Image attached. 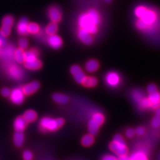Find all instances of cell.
I'll use <instances>...</instances> for the list:
<instances>
[{
  "mask_svg": "<svg viewBox=\"0 0 160 160\" xmlns=\"http://www.w3.org/2000/svg\"><path fill=\"white\" fill-rule=\"evenodd\" d=\"M78 24L80 29L86 30L91 34H95L97 33V24L90 16L87 13H82L78 18Z\"/></svg>",
  "mask_w": 160,
  "mask_h": 160,
  "instance_id": "obj_1",
  "label": "cell"
},
{
  "mask_svg": "<svg viewBox=\"0 0 160 160\" xmlns=\"http://www.w3.org/2000/svg\"><path fill=\"white\" fill-rule=\"evenodd\" d=\"M110 149L119 157L125 155L128 153V148L125 141L119 134L114 136L113 141L110 144Z\"/></svg>",
  "mask_w": 160,
  "mask_h": 160,
  "instance_id": "obj_2",
  "label": "cell"
},
{
  "mask_svg": "<svg viewBox=\"0 0 160 160\" xmlns=\"http://www.w3.org/2000/svg\"><path fill=\"white\" fill-rule=\"evenodd\" d=\"M40 129L43 132H53L57 131L60 126L58 123L57 119H54L45 117L42 118L40 122Z\"/></svg>",
  "mask_w": 160,
  "mask_h": 160,
  "instance_id": "obj_3",
  "label": "cell"
},
{
  "mask_svg": "<svg viewBox=\"0 0 160 160\" xmlns=\"http://www.w3.org/2000/svg\"><path fill=\"white\" fill-rule=\"evenodd\" d=\"M139 19L145 24L147 29L148 30L151 28L152 25L157 22V13L154 10L147 8L146 10L143 12L142 16L139 18Z\"/></svg>",
  "mask_w": 160,
  "mask_h": 160,
  "instance_id": "obj_4",
  "label": "cell"
},
{
  "mask_svg": "<svg viewBox=\"0 0 160 160\" xmlns=\"http://www.w3.org/2000/svg\"><path fill=\"white\" fill-rule=\"evenodd\" d=\"M70 71L71 74L74 76L76 82L79 84H82L84 82L87 77L79 66L76 65H73L71 67Z\"/></svg>",
  "mask_w": 160,
  "mask_h": 160,
  "instance_id": "obj_5",
  "label": "cell"
},
{
  "mask_svg": "<svg viewBox=\"0 0 160 160\" xmlns=\"http://www.w3.org/2000/svg\"><path fill=\"white\" fill-rule=\"evenodd\" d=\"M8 74L11 78L14 80H21L24 77L23 69L16 65L10 66L8 69Z\"/></svg>",
  "mask_w": 160,
  "mask_h": 160,
  "instance_id": "obj_6",
  "label": "cell"
},
{
  "mask_svg": "<svg viewBox=\"0 0 160 160\" xmlns=\"http://www.w3.org/2000/svg\"><path fill=\"white\" fill-rule=\"evenodd\" d=\"M24 93L21 88L14 89L10 94V99L12 103L16 104H21L24 99Z\"/></svg>",
  "mask_w": 160,
  "mask_h": 160,
  "instance_id": "obj_7",
  "label": "cell"
},
{
  "mask_svg": "<svg viewBox=\"0 0 160 160\" xmlns=\"http://www.w3.org/2000/svg\"><path fill=\"white\" fill-rule=\"evenodd\" d=\"M105 80L106 83L110 87H116L120 82V77L115 72H110L106 75Z\"/></svg>",
  "mask_w": 160,
  "mask_h": 160,
  "instance_id": "obj_8",
  "label": "cell"
},
{
  "mask_svg": "<svg viewBox=\"0 0 160 160\" xmlns=\"http://www.w3.org/2000/svg\"><path fill=\"white\" fill-rule=\"evenodd\" d=\"M48 16L52 22L57 23L61 19V12L59 8L56 6H52L48 11Z\"/></svg>",
  "mask_w": 160,
  "mask_h": 160,
  "instance_id": "obj_9",
  "label": "cell"
},
{
  "mask_svg": "<svg viewBox=\"0 0 160 160\" xmlns=\"http://www.w3.org/2000/svg\"><path fill=\"white\" fill-rule=\"evenodd\" d=\"M78 36L80 40L86 45L92 44L93 41L92 34L84 29H80L79 30L78 32Z\"/></svg>",
  "mask_w": 160,
  "mask_h": 160,
  "instance_id": "obj_10",
  "label": "cell"
},
{
  "mask_svg": "<svg viewBox=\"0 0 160 160\" xmlns=\"http://www.w3.org/2000/svg\"><path fill=\"white\" fill-rule=\"evenodd\" d=\"M149 101L151 103V108L152 109H158L160 108V93L155 92L151 94H149Z\"/></svg>",
  "mask_w": 160,
  "mask_h": 160,
  "instance_id": "obj_11",
  "label": "cell"
},
{
  "mask_svg": "<svg viewBox=\"0 0 160 160\" xmlns=\"http://www.w3.org/2000/svg\"><path fill=\"white\" fill-rule=\"evenodd\" d=\"M28 19L26 17H22L17 24V32L21 35H26L28 33Z\"/></svg>",
  "mask_w": 160,
  "mask_h": 160,
  "instance_id": "obj_12",
  "label": "cell"
},
{
  "mask_svg": "<svg viewBox=\"0 0 160 160\" xmlns=\"http://www.w3.org/2000/svg\"><path fill=\"white\" fill-rule=\"evenodd\" d=\"M48 43L52 48L58 49L60 48L62 45V40L61 38L56 34L51 35L48 38Z\"/></svg>",
  "mask_w": 160,
  "mask_h": 160,
  "instance_id": "obj_13",
  "label": "cell"
},
{
  "mask_svg": "<svg viewBox=\"0 0 160 160\" xmlns=\"http://www.w3.org/2000/svg\"><path fill=\"white\" fill-rule=\"evenodd\" d=\"M39 83L37 81H34L26 85L22 88V90L24 94L30 95L36 92L39 88Z\"/></svg>",
  "mask_w": 160,
  "mask_h": 160,
  "instance_id": "obj_14",
  "label": "cell"
},
{
  "mask_svg": "<svg viewBox=\"0 0 160 160\" xmlns=\"http://www.w3.org/2000/svg\"><path fill=\"white\" fill-rule=\"evenodd\" d=\"M27 123L23 116L18 117L14 122V128L16 131L23 132L26 126Z\"/></svg>",
  "mask_w": 160,
  "mask_h": 160,
  "instance_id": "obj_15",
  "label": "cell"
},
{
  "mask_svg": "<svg viewBox=\"0 0 160 160\" xmlns=\"http://www.w3.org/2000/svg\"><path fill=\"white\" fill-rule=\"evenodd\" d=\"M100 126L101 125L98 122L92 119V120L89 121L88 124V131L92 135H96L99 131Z\"/></svg>",
  "mask_w": 160,
  "mask_h": 160,
  "instance_id": "obj_16",
  "label": "cell"
},
{
  "mask_svg": "<svg viewBox=\"0 0 160 160\" xmlns=\"http://www.w3.org/2000/svg\"><path fill=\"white\" fill-rule=\"evenodd\" d=\"M24 141V135L23 132L16 131L14 135V143L17 147H21Z\"/></svg>",
  "mask_w": 160,
  "mask_h": 160,
  "instance_id": "obj_17",
  "label": "cell"
},
{
  "mask_svg": "<svg viewBox=\"0 0 160 160\" xmlns=\"http://www.w3.org/2000/svg\"><path fill=\"white\" fill-rule=\"evenodd\" d=\"M99 67V64L97 61L94 59L89 60L86 64V70L89 72H94L96 71Z\"/></svg>",
  "mask_w": 160,
  "mask_h": 160,
  "instance_id": "obj_18",
  "label": "cell"
},
{
  "mask_svg": "<svg viewBox=\"0 0 160 160\" xmlns=\"http://www.w3.org/2000/svg\"><path fill=\"white\" fill-rule=\"evenodd\" d=\"M132 98L135 103L139 104L143 100L145 97H144L143 92L141 91L140 90L137 89V90H134L133 92H132Z\"/></svg>",
  "mask_w": 160,
  "mask_h": 160,
  "instance_id": "obj_19",
  "label": "cell"
},
{
  "mask_svg": "<svg viewBox=\"0 0 160 160\" xmlns=\"http://www.w3.org/2000/svg\"><path fill=\"white\" fill-rule=\"evenodd\" d=\"M130 158L131 160H148L147 154L141 150H139L133 153Z\"/></svg>",
  "mask_w": 160,
  "mask_h": 160,
  "instance_id": "obj_20",
  "label": "cell"
},
{
  "mask_svg": "<svg viewBox=\"0 0 160 160\" xmlns=\"http://www.w3.org/2000/svg\"><path fill=\"white\" fill-rule=\"evenodd\" d=\"M37 113L34 110H29L26 111L23 115V118L27 122H32L37 119Z\"/></svg>",
  "mask_w": 160,
  "mask_h": 160,
  "instance_id": "obj_21",
  "label": "cell"
},
{
  "mask_svg": "<svg viewBox=\"0 0 160 160\" xmlns=\"http://www.w3.org/2000/svg\"><path fill=\"white\" fill-rule=\"evenodd\" d=\"M24 66L26 68L31 70H38L42 67V63L39 60L36 59L32 62H25Z\"/></svg>",
  "mask_w": 160,
  "mask_h": 160,
  "instance_id": "obj_22",
  "label": "cell"
},
{
  "mask_svg": "<svg viewBox=\"0 0 160 160\" xmlns=\"http://www.w3.org/2000/svg\"><path fill=\"white\" fill-rule=\"evenodd\" d=\"M38 52L35 50H32L30 51L24 52L25 62H29L37 59Z\"/></svg>",
  "mask_w": 160,
  "mask_h": 160,
  "instance_id": "obj_23",
  "label": "cell"
},
{
  "mask_svg": "<svg viewBox=\"0 0 160 160\" xmlns=\"http://www.w3.org/2000/svg\"><path fill=\"white\" fill-rule=\"evenodd\" d=\"M94 142V139L93 137V135L91 134H87L82 138L81 139V143L84 147H88L92 145V143Z\"/></svg>",
  "mask_w": 160,
  "mask_h": 160,
  "instance_id": "obj_24",
  "label": "cell"
},
{
  "mask_svg": "<svg viewBox=\"0 0 160 160\" xmlns=\"http://www.w3.org/2000/svg\"><path fill=\"white\" fill-rule=\"evenodd\" d=\"M52 97L55 102L59 104H65L68 101V97L63 94H61V93H55L53 95Z\"/></svg>",
  "mask_w": 160,
  "mask_h": 160,
  "instance_id": "obj_25",
  "label": "cell"
},
{
  "mask_svg": "<svg viewBox=\"0 0 160 160\" xmlns=\"http://www.w3.org/2000/svg\"><path fill=\"white\" fill-rule=\"evenodd\" d=\"M14 58L19 63H23L25 62L24 58V52H23V49H18L14 52Z\"/></svg>",
  "mask_w": 160,
  "mask_h": 160,
  "instance_id": "obj_26",
  "label": "cell"
},
{
  "mask_svg": "<svg viewBox=\"0 0 160 160\" xmlns=\"http://www.w3.org/2000/svg\"><path fill=\"white\" fill-rule=\"evenodd\" d=\"M97 80L95 77H86L82 84L87 87H93L97 85Z\"/></svg>",
  "mask_w": 160,
  "mask_h": 160,
  "instance_id": "obj_27",
  "label": "cell"
},
{
  "mask_svg": "<svg viewBox=\"0 0 160 160\" xmlns=\"http://www.w3.org/2000/svg\"><path fill=\"white\" fill-rule=\"evenodd\" d=\"M57 23H53V22H52L49 25H48V26L46 27V29H45L46 34H48L49 36L56 34V33L57 32Z\"/></svg>",
  "mask_w": 160,
  "mask_h": 160,
  "instance_id": "obj_28",
  "label": "cell"
},
{
  "mask_svg": "<svg viewBox=\"0 0 160 160\" xmlns=\"http://www.w3.org/2000/svg\"><path fill=\"white\" fill-rule=\"evenodd\" d=\"M39 26L36 23H31L28 24V33L32 34H36L39 31Z\"/></svg>",
  "mask_w": 160,
  "mask_h": 160,
  "instance_id": "obj_29",
  "label": "cell"
},
{
  "mask_svg": "<svg viewBox=\"0 0 160 160\" xmlns=\"http://www.w3.org/2000/svg\"><path fill=\"white\" fill-rule=\"evenodd\" d=\"M14 23V19L11 16H7L6 17H4L2 21V26H6L10 28H12V26Z\"/></svg>",
  "mask_w": 160,
  "mask_h": 160,
  "instance_id": "obj_30",
  "label": "cell"
},
{
  "mask_svg": "<svg viewBox=\"0 0 160 160\" xmlns=\"http://www.w3.org/2000/svg\"><path fill=\"white\" fill-rule=\"evenodd\" d=\"M92 119L98 122L100 125H102L104 121V117L103 114L100 113H96L92 115Z\"/></svg>",
  "mask_w": 160,
  "mask_h": 160,
  "instance_id": "obj_31",
  "label": "cell"
},
{
  "mask_svg": "<svg viewBox=\"0 0 160 160\" xmlns=\"http://www.w3.org/2000/svg\"><path fill=\"white\" fill-rule=\"evenodd\" d=\"M138 104L141 109H147L149 108H151V103L149 101L148 98L145 97Z\"/></svg>",
  "mask_w": 160,
  "mask_h": 160,
  "instance_id": "obj_32",
  "label": "cell"
},
{
  "mask_svg": "<svg viewBox=\"0 0 160 160\" xmlns=\"http://www.w3.org/2000/svg\"><path fill=\"white\" fill-rule=\"evenodd\" d=\"M18 45L20 48L23 50L26 49L28 46V40L26 38H22L18 41Z\"/></svg>",
  "mask_w": 160,
  "mask_h": 160,
  "instance_id": "obj_33",
  "label": "cell"
},
{
  "mask_svg": "<svg viewBox=\"0 0 160 160\" xmlns=\"http://www.w3.org/2000/svg\"><path fill=\"white\" fill-rule=\"evenodd\" d=\"M152 126L154 128H160V117L157 116H155L154 118L152 119L151 122Z\"/></svg>",
  "mask_w": 160,
  "mask_h": 160,
  "instance_id": "obj_34",
  "label": "cell"
},
{
  "mask_svg": "<svg viewBox=\"0 0 160 160\" xmlns=\"http://www.w3.org/2000/svg\"><path fill=\"white\" fill-rule=\"evenodd\" d=\"M0 32L2 33V35H4V36H8L9 34H10L11 32V28L6 26H2Z\"/></svg>",
  "mask_w": 160,
  "mask_h": 160,
  "instance_id": "obj_35",
  "label": "cell"
},
{
  "mask_svg": "<svg viewBox=\"0 0 160 160\" xmlns=\"http://www.w3.org/2000/svg\"><path fill=\"white\" fill-rule=\"evenodd\" d=\"M23 158L24 160H32L33 159V154L29 150H26L23 152Z\"/></svg>",
  "mask_w": 160,
  "mask_h": 160,
  "instance_id": "obj_36",
  "label": "cell"
},
{
  "mask_svg": "<svg viewBox=\"0 0 160 160\" xmlns=\"http://www.w3.org/2000/svg\"><path fill=\"white\" fill-rule=\"evenodd\" d=\"M157 91V86L153 84H151L147 87V92H148L149 94L153 93L154 92Z\"/></svg>",
  "mask_w": 160,
  "mask_h": 160,
  "instance_id": "obj_37",
  "label": "cell"
},
{
  "mask_svg": "<svg viewBox=\"0 0 160 160\" xmlns=\"http://www.w3.org/2000/svg\"><path fill=\"white\" fill-rule=\"evenodd\" d=\"M1 94L4 97H8L10 96L11 92L8 88H4L1 90Z\"/></svg>",
  "mask_w": 160,
  "mask_h": 160,
  "instance_id": "obj_38",
  "label": "cell"
},
{
  "mask_svg": "<svg viewBox=\"0 0 160 160\" xmlns=\"http://www.w3.org/2000/svg\"><path fill=\"white\" fill-rule=\"evenodd\" d=\"M135 132H136V133H137V135H138L141 136V135H143V134L145 133V129H144L143 128H142V127L139 126V127H138L136 129Z\"/></svg>",
  "mask_w": 160,
  "mask_h": 160,
  "instance_id": "obj_39",
  "label": "cell"
},
{
  "mask_svg": "<svg viewBox=\"0 0 160 160\" xmlns=\"http://www.w3.org/2000/svg\"><path fill=\"white\" fill-rule=\"evenodd\" d=\"M102 160H118V158L113 155H106L103 157Z\"/></svg>",
  "mask_w": 160,
  "mask_h": 160,
  "instance_id": "obj_40",
  "label": "cell"
},
{
  "mask_svg": "<svg viewBox=\"0 0 160 160\" xmlns=\"http://www.w3.org/2000/svg\"><path fill=\"white\" fill-rule=\"evenodd\" d=\"M134 134H135V131L132 129H128L126 131V133H125L126 137L128 138H131L133 137Z\"/></svg>",
  "mask_w": 160,
  "mask_h": 160,
  "instance_id": "obj_41",
  "label": "cell"
},
{
  "mask_svg": "<svg viewBox=\"0 0 160 160\" xmlns=\"http://www.w3.org/2000/svg\"><path fill=\"white\" fill-rule=\"evenodd\" d=\"M0 41L1 42L2 46H5L7 44V40L6 39V36L2 35V33L0 32Z\"/></svg>",
  "mask_w": 160,
  "mask_h": 160,
  "instance_id": "obj_42",
  "label": "cell"
},
{
  "mask_svg": "<svg viewBox=\"0 0 160 160\" xmlns=\"http://www.w3.org/2000/svg\"><path fill=\"white\" fill-rule=\"evenodd\" d=\"M118 160H131L130 157H128V156H126V155H122V156H119V158H118Z\"/></svg>",
  "mask_w": 160,
  "mask_h": 160,
  "instance_id": "obj_43",
  "label": "cell"
},
{
  "mask_svg": "<svg viewBox=\"0 0 160 160\" xmlns=\"http://www.w3.org/2000/svg\"><path fill=\"white\" fill-rule=\"evenodd\" d=\"M155 116H157L158 117H160V108L157 109V111L155 113Z\"/></svg>",
  "mask_w": 160,
  "mask_h": 160,
  "instance_id": "obj_44",
  "label": "cell"
},
{
  "mask_svg": "<svg viewBox=\"0 0 160 160\" xmlns=\"http://www.w3.org/2000/svg\"><path fill=\"white\" fill-rule=\"evenodd\" d=\"M104 1H105L106 2H110L112 0H104Z\"/></svg>",
  "mask_w": 160,
  "mask_h": 160,
  "instance_id": "obj_45",
  "label": "cell"
},
{
  "mask_svg": "<svg viewBox=\"0 0 160 160\" xmlns=\"http://www.w3.org/2000/svg\"><path fill=\"white\" fill-rule=\"evenodd\" d=\"M1 46V41H0V46Z\"/></svg>",
  "mask_w": 160,
  "mask_h": 160,
  "instance_id": "obj_46",
  "label": "cell"
}]
</instances>
